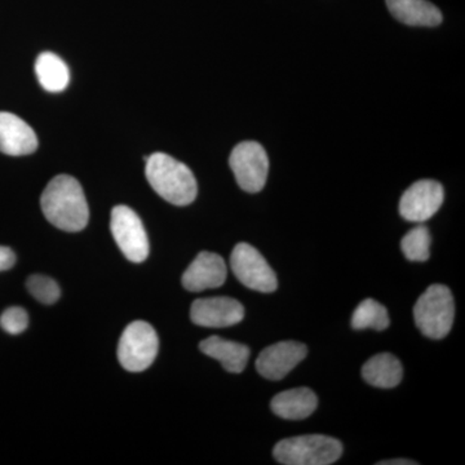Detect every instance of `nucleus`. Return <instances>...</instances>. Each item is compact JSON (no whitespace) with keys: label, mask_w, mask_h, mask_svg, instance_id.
<instances>
[{"label":"nucleus","mask_w":465,"mask_h":465,"mask_svg":"<svg viewBox=\"0 0 465 465\" xmlns=\"http://www.w3.org/2000/svg\"><path fill=\"white\" fill-rule=\"evenodd\" d=\"M35 74L42 87L54 94L65 90L70 81L69 67L51 52H45L36 58Z\"/></svg>","instance_id":"a211bd4d"},{"label":"nucleus","mask_w":465,"mask_h":465,"mask_svg":"<svg viewBox=\"0 0 465 465\" xmlns=\"http://www.w3.org/2000/svg\"><path fill=\"white\" fill-rule=\"evenodd\" d=\"M391 16L410 26H437L442 14L428 0H387Z\"/></svg>","instance_id":"dca6fc26"},{"label":"nucleus","mask_w":465,"mask_h":465,"mask_svg":"<svg viewBox=\"0 0 465 465\" xmlns=\"http://www.w3.org/2000/svg\"><path fill=\"white\" fill-rule=\"evenodd\" d=\"M38 148V139L32 127L20 116L0 112V153L21 157Z\"/></svg>","instance_id":"ddd939ff"},{"label":"nucleus","mask_w":465,"mask_h":465,"mask_svg":"<svg viewBox=\"0 0 465 465\" xmlns=\"http://www.w3.org/2000/svg\"><path fill=\"white\" fill-rule=\"evenodd\" d=\"M146 161V179L157 194L174 206H188L198 194L197 180L191 168L164 153H154Z\"/></svg>","instance_id":"f03ea898"},{"label":"nucleus","mask_w":465,"mask_h":465,"mask_svg":"<svg viewBox=\"0 0 465 465\" xmlns=\"http://www.w3.org/2000/svg\"><path fill=\"white\" fill-rule=\"evenodd\" d=\"M244 318V308L232 298L197 299L192 304L191 320L197 326L210 329L235 326Z\"/></svg>","instance_id":"9b49d317"},{"label":"nucleus","mask_w":465,"mask_h":465,"mask_svg":"<svg viewBox=\"0 0 465 465\" xmlns=\"http://www.w3.org/2000/svg\"><path fill=\"white\" fill-rule=\"evenodd\" d=\"M41 206L45 219L61 231H84L90 219L84 189L69 174H58L51 180L43 192Z\"/></svg>","instance_id":"f257e3e1"},{"label":"nucleus","mask_w":465,"mask_h":465,"mask_svg":"<svg viewBox=\"0 0 465 465\" xmlns=\"http://www.w3.org/2000/svg\"><path fill=\"white\" fill-rule=\"evenodd\" d=\"M363 379L376 388H394L403 378V369L400 360L393 354L381 353L370 358L362 367Z\"/></svg>","instance_id":"f3484780"},{"label":"nucleus","mask_w":465,"mask_h":465,"mask_svg":"<svg viewBox=\"0 0 465 465\" xmlns=\"http://www.w3.org/2000/svg\"><path fill=\"white\" fill-rule=\"evenodd\" d=\"M202 353L219 361L232 374H241L246 369L250 358V348L240 342L225 341L219 336H211L200 344Z\"/></svg>","instance_id":"2eb2a0df"},{"label":"nucleus","mask_w":465,"mask_h":465,"mask_svg":"<svg viewBox=\"0 0 465 465\" xmlns=\"http://www.w3.org/2000/svg\"><path fill=\"white\" fill-rule=\"evenodd\" d=\"M430 234L427 226L411 229L401 242L403 255L410 262H424L430 258Z\"/></svg>","instance_id":"aec40b11"},{"label":"nucleus","mask_w":465,"mask_h":465,"mask_svg":"<svg viewBox=\"0 0 465 465\" xmlns=\"http://www.w3.org/2000/svg\"><path fill=\"white\" fill-rule=\"evenodd\" d=\"M455 317V302L445 284H432L416 302V327L430 339H443L451 331Z\"/></svg>","instance_id":"20e7f679"},{"label":"nucleus","mask_w":465,"mask_h":465,"mask_svg":"<svg viewBox=\"0 0 465 465\" xmlns=\"http://www.w3.org/2000/svg\"><path fill=\"white\" fill-rule=\"evenodd\" d=\"M159 351L157 331L152 324L136 321L128 324L118 344V360L130 372L145 371L154 362Z\"/></svg>","instance_id":"39448f33"},{"label":"nucleus","mask_w":465,"mask_h":465,"mask_svg":"<svg viewBox=\"0 0 465 465\" xmlns=\"http://www.w3.org/2000/svg\"><path fill=\"white\" fill-rule=\"evenodd\" d=\"M16 264V255L9 247L0 246V272L9 271Z\"/></svg>","instance_id":"5701e85b"},{"label":"nucleus","mask_w":465,"mask_h":465,"mask_svg":"<svg viewBox=\"0 0 465 465\" xmlns=\"http://www.w3.org/2000/svg\"><path fill=\"white\" fill-rule=\"evenodd\" d=\"M110 229L119 249L130 262L139 264L148 259V234L134 210L127 206L113 208Z\"/></svg>","instance_id":"0eeeda50"},{"label":"nucleus","mask_w":465,"mask_h":465,"mask_svg":"<svg viewBox=\"0 0 465 465\" xmlns=\"http://www.w3.org/2000/svg\"><path fill=\"white\" fill-rule=\"evenodd\" d=\"M416 461L407 460V459H393V460L381 461L379 465H416Z\"/></svg>","instance_id":"b1692460"},{"label":"nucleus","mask_w":465,"mask_h":465,"mask_svg":"<svg viewBox=\"0 0 465 465\" xmlns=\"http://www.w3.org/2000/svg\"><path fill=\"white\" fill-rule=\"evenodd\" d=\"M29 326V316L25 309L11 307L5 309L0 316V327L9 335H20Z\"/></svg>","instance_id":"4be33fe9"},{"label":"nucleus","mask_w":465,"mask_h":465,"mask_svg":"<svg viewBox=\"0 0 465 465\" xmlns=\"http://www.w3.org/2000/svg\"><path fill=\"white\" fill-rule=\"evenodd\" d=\"M390 326V316L387 308L374 299H366L361 302L351 317V327L354 330L374 329L382 331Z\"/></svg>","instance_id":"6ab92c4d"},{"label":"nucleus","mask_w":465,"mask_h":465,"mask_svg":"<svg viewBox=\"0 0 465 465\" xmlns=\"http://www.w3.org/2000/svg\"><path fill=\"white\" fill-rule=\"evenodd\" d=\"M318 399L309 388H293L281 391L272 400V411L287 420H302L316 411Z\"/></svg>","instance_id":"4468645a"},{"label":"nucleus","mask_w":465,"mask_h":465,"mask_svg":"<svg viewBox=\"0 0 465 465\" xmlns=\"http://www.w3.org/2000/svg\"><path fill=\"white\" fill-rule=\"evenodd\" d=\"M26 287L33 298L45 305H52L60 299L61 290L56 281L47 275H30L26 281Z\"/></svg>","instance_id":"412c9836"},{"label":"nucleus","mask_w":465,"mask_h":465,"mask_svg":"<svg viewBox=\"0 0 465 465\" xmlns=\"http://www.w3.org/2000/svg\"><path fill=\"white\" fill-rule=\"evenodd\" d=\"M231 268L243 286L258 292H274L278 287L277 275L264 256L249 243H238L232 250Z\"/></svg>","instance_id":"423d86ee"},{"label":"nucleus","mask_w":465,"mask_h":465,"mask_svg":"<svg viewBox=\"0 0 465 465\" xmlns=\"http://www.w3.org/2000/svg\"><path fill=\"white\" fill-rule=\"evenodd\" d=\"M307 345L299 341H281L265 348L256 360V370L262 378L281 381L307 357Z\"/></svg>","instance_id":"9d476101"},{"label":"nucleus","mask_w":465,"mask_h":465,"mask_svg":"<svg viewBox=\"0 0 465 465\" xmlns=\"http://www.w3.org/2000/svg\"><path fill=\"white\" fill-rule=\"evenodd\" d=\"M445 200L443 186L434 180H420L410 186L400 202V213L407 222L424 223L440 210Z\"/></svg>","instance_id":"1a4fd4ad"},{"label":"nucleus","mask_w":465,"mask_h":465,"mask_svg":"<svg viewBox=\"0 0 465 465\" xmlns=\"http://www.w3.org/2000/svg\"><path fill=\"white\" fill-rule=\"evenodd\" d=\"M342 455L341 440L322 434L291 437L274 446L273 457L284 465H330Z\"/></svg>","instance_id":"7ed1b4c3"},{"label":"nucleus","mask_w":465,"mask_h":465,"mask_svg":"<svg viewBox=\"0 0 465 465\" xmlns=\"http://www.w3.org/2000/svg\"><path fill=\"white\" fill-rule=\"evenodd\" d=\"M229 164L241 189L259 193L264 188L269 173L265 149L256 142H243L232 149Z\"/></svg>","instance_id":"6e6552de"},{"label":"nucleus","mask_w":465,"mask_h":465,"mask_svg":"<svg viewBox=\"0 0 465 465\" xmlns=\"http://www.w3.org/2000/svg\"><path fill=\"white\" fill-rule=\"evenodd\" d=\"M228 275V269L224 259L217 253L203 252L198 253L194 262L189 265L185 273L183 274L182 282L183 289L191 292H201V291L217 289L223 286Z\"/></svg>","instance_id":"f8f14e48"}]
</instances>
